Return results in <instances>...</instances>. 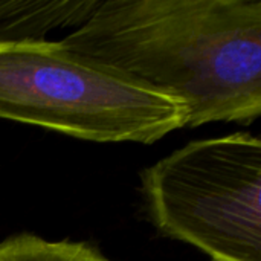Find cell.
<instances>
[{
  "label": "cell",
  "mask_w": 261,
  "mask_h": 261,
  "mask_svg": "<svg viewBox=\"0 0 261 261\" xmlns=\"http://www.w3.org/2000/svg\"><path fill=\"white\" fill-rule=\"evenodd\" d=\"M0 118L93 142L153 144L187 125L177 99L49 40L0 46Z\"/></svg>",
  "instance_id": "cell-2"
},
{
  "label": "cell",
  "mask_w": 261,
  "mask_h": 261,
  "mask_svg": "<svg viewBox=\"0 0 261 261\" xmlns=\"http://www.w3.org/2000/svg\"><path fill=\"white\" fill-rule=\"evenodd\" d=\"M60 43L177 99L190 127L260 118V0H102Z\"/></svg>",
  "instance_id": "cell-1"
},
{
  "label": "cell",
  "mask_w": 261,
  "mask_h": 261,
  "mask_svg": "<svg viewBox=\"0 0 261 261\" xmlns=\"http://www.w3.org/2000/svg\"><path fill=\"white\" fill-rule=\"evenodd\" d=\"M153 225L213 261H261V141H193L141 173Z\"/></svg>",
  "instance_id": "cell-3"
},
{
  "label": "cell",
  "mask_w": 261,
  "mask_h": 261,
  "mask_svg": "<svg viewBox=\"0 0 261 261\" xmlns=\"http://www.w3.org/2000/svg\"><path fill=\"white\" fill-rule=\"evenodd\" d=\"M102 0H0V46L47 41L57 28L83 26Z\"/></svg>",
  "instance_id": "cell-4"
},
{
  "label": "cell",
  "mask_w": 261,
  "mask_h": 261,
  "mask_svg": "<svg viewBox=\"0 0 261 261\" xmlns=\"http://www.w3.org/2000/svg\"><path fill=\"white\" fill-rule=\"evenodd\" d=\"M0 261H112L81 242H49L31 234L14 236L0 243Z\"/></svg>",
  "instance_id": "cell-5"
}]
</instances>
